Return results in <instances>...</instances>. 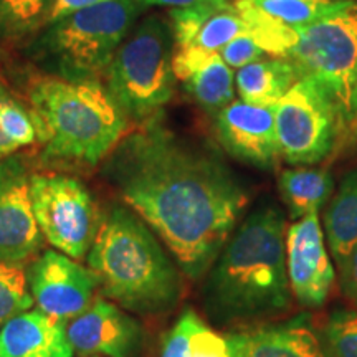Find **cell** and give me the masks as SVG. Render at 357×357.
Instances as JSON below:
<instances>
[{"label": "cell", "instance_id": "1", "mask_svg": "<svg viewBox=\"0 0 357 357\" xmlns=\"http://www.w3.org/2000/svg\"><path fill=\"white\" fill-rule=\"evenodd\" d=\"M101 171L190 280L207 275L250 200L215 153L178 136L159 118L129 131Z\"/></svg>", "mask_w": 357, "mask_h": 357}, {"label": "cell", "instance_id": "2", "mask_svg": "<svg viewBox=\"0 0 357 357\" xmlns=\"http://www.w3.org/2000/svg\"><path fill=\"white\" fill-rule=\"evenodd\" d=\"M287 218L261 205L240 223L207 271L205 310L222 324H252L291 306L287 255Z\"/></svg>", "mask_w": 357, "mask_h": 357}, {"label": "cell", "instance_id": "3", "mask_svg": "<svg viewBox=\"0 0 357 357\" xmlns=\"http://www.w3.org/2000/svg\"><path fill=\"white\" fill-rule=\"evenodd\" d=\"M106 300L136 314H162L178 305L182 270L149 225L124 204L101 218L86 257Z\"/></svg>", "mask_w": 357, "mask_h": 357}, {"label": "cell", "instance_id": "4", "mask_svg": "<svg viewBox=\"0 0 357 357\" xmlns=\"http://www.w3.org/2000/svg\"><path fill=\"white\" fill-rule=\"evenodd\" d=\"M29 102L45 167H95L131 126L102 82L37 78L29 86Z\"/></svg>", "mask_w": 357, "mask_h": 357}, {"label": "cell", "instance_id": "5", "mask_svg": "<svg viewBox=\"0 0 357 357\" xmlns=\"http://www.w3.org/2000/svg\"><path fill=\"white\" fill-rule=\"evenodd\" d=\"M298 30L288 60L300 78L318 84L336 119L333 159L357 154V0H339L319 20Z\"/></svg>", "mask_w": 357, "mask_h": 357}, {"label": "cell", "instance_id": "6", "mask_svg": "<svg viewBox=\"0 0 357 357\" xmlns=\"http://www.w3.org/2000/svg\"><path fill=\"white\" fill-rule=\"evenodd\" d=\"M139 13L136 0H108L71 12L35 35L25 55L48 77L101 82Z\"/></svg>", "mask_w": 357, "mask_h": 357}, {"label": "cell", "instance_id": "7", "mask_svg": "<svg viewBox=\"0 0 357 357\" xmlns=\"http://www.w3.org/2000/svg\"><path fill=\"white\" fill-rule=\"evenodd\" d=\"M174 35L158 15L129 32L106 70L105 86L131 124L159 118L174 96Z\"/></svg>", "mask_w": 357, "mask_h": 357}, {"label": "cell", "instance_id": "8", "mask_svg": "<svg viewBox=\"0 0 357 357\" xmlns=\"http://www.w3.org/2000/svg\"><path fill=\"white\" fill-rule=\"evenodd\" d=\"M30 200L45 242L73 260H84L102 218L88 187L66 174H32Z\"/></svg>", "mask_w": 357, "mask_h": 357}, {"label": "cell", "instance_id": "9", "mask_svg": "<svg viewBox=\"0 0 357 357\" xmlns=\"http://www.w3.org/2000/svg\"><path fill=\"white\" fill-rule=\"evenodd\" d=\"M280 155L289 166H318L331 160L336 119L318 84L300 78L275 108Z\"/></svg>", "mask_w": 357, "mask_h": 357}, {"label": "cell", "instance_id": "10", "mask_svg": "<svg viewBox=\"0 0 357 357\" xmlns=\"http://www.w3.org/2000/svg\"><path fill=\"white\" fill-rule=\"evenodd\" d=\"M30 176L24 155L15 153L0 160V263L22 266L43 248L30 200Z\"/></svg>", "mask_w": 357, "mask_h": 357}, {"label": "cell", "instance_id": "11", "mask_svg": "<svg viewBox=\"0 0 357 357\" xmlns=\"http://www.w3.org/2000/svg\"><path fill=\"white\" fill-rule=\"evenodd\" d=\"M284 255L294 300L306 310L324 306L336 281V265L318 213L298 218L287 227Z\"/></svg>", "mask_w": 357, "mask_h": 357}, {"label": "cell", "instance_id": "12", "mask_svg": "<svg viewBox=\"0 0 357 357\" xmlns=\"http://www.w3.org/2000/svg\"><path fill=\"white\" fill-rule=\"evenodd\" d=\"M25 275L38 310L63 323L82 314L98 291L95 273L56 250L35 258Z\"/></svg>", "mask_w": 357, "mask_h": 357}, {"label": "cell", "instance_id": "13", "mask_svg": "<svg viewBox=\"0 0 357 357\" xmlns=\"http://www.w3.org/2000/svg\"><path fill=\"white\" fill-rule=\"evenodd\" d=\"M66 336L73 351L98 357H141L146 339L139 321L101 296L66 323Z\"/></svg>", "mask_w": 357, "mask_h": 357}, {"label": "cell", "instance_id": "14", "mask_svg": "<svg viewBox=\"0 0 357 357\" xmlns=\"http://www.w3.org/2000/svg\"><path fill=\"white\" fill-rule=\"evenodd\" d=\"M275 108L231 101L213 116L215 136L220 146L231 158L248 166L263 171L275 169L281 159Z\"/></svg>", "mask_w": 357, "mask_h": 357}, {"label": "cell", "instance_id": "15", "mask_svg": "<svg viewBox=\"0 0 357 357\" xmlns=\"http://www.w3.org/2000/svg\"><path fill=\"white\" fill-rule=\"evenodd\" d=\"M225 336L231 357H329L321 333L306 316L257 324Z\"/></svg>", "mask_w": 357, "mask_h": 357}, {"label": "cell", "instance_id": "16", "mask_svg": "<svg viewBox=\"0 0 357 357\" xmlns=\"http://www.w3.org/2000/svg\"><path fill=\"white\" fill-rule=\"evenodd\" d=\"M174 77L204 111L215 116L229 106L235 95V77L220 53L197 47L177 48L172 60Z\"/></svg>", "mask_w": 357, "mask_h": 357}, {"label": "cell", "instance_id": "17", "mask_svg": "<svg viewBox=\"0 0 357 357\" xmlns=\"http://www.w3.org/2000/svg\"><path fill=\"white\" fill-rule=\"evenodd\" d=\"M169 19L177 48L197 47L207 52H220L231 40L248 32L234 3L171 8Z\"/></svg>", "mask_w": 357, "mask_h": 357}, {"label": "cell", "instance_id": "18", "mask_svg": "<svg viewBox=\"0 0 357 357\" xmlns=\"http://www.w3.org/2000/svg\"><path fill=\"white\" fill-rule=\"evenodd\" d=\"M66 323L26 310L0 328V357H73Z\"/></svg>", "mask_w": 357, "mask_h": 357}, {"label": "cell", "instance_id": "19", "mask_svg": "<svg viewBox=\"0 0 357 357\" xmlns=\"http://www.w3.org/2000/svg\"><path fill=\"white\" fill-rule=\"evenodd\" d=\"M298 79L300 73L291 60L268 58L240 68L235 84L242 101L257 106H276Z\"/></svg>", "mask_w": 357, "mask_h": 357}, {"label": "cell", "instance_id": "20", "mask_svg": "<svg viewBox=\"0 0 357 357\" xmlns=\"http://www.w3.org/2000/svg\"><path fill=\"white\" fill-rule=\"evenodd\" d=\"M280 195L293 220L318 213L334 190L333 176L326 169L294 166L278 178Z\"/></svg>", "mask_w": 357, "mask_h": 357}, {"label": "cell", "instance_id": "21", "mask_svg": "<svg viewBox=\"0 0 357 357\" xmlns=\"http://www.w3.org/2000/svg\"><path fill=\"white\" fill-rule=\"evenodd\" d=\"M323 230L337 268L357 245V169L342 178L326 207Z\"/></svg>", "mask_w": 357, "mask_h": 357}, {"label": "cell", "instance_id": "22", "mask_svg": "<svg viewBox=\"0 0 357 357\" xmlns=\"http://www.w3.org/2000/svg\"><path fill=\"white\" fill-rule=\"evenodd\" d=\"M56 0H0V40L33 38L52 22Z\"/></svg>", "mask_w": 357, "mask_h": 357}, {"label": "cell", "instance_id": "23", "mask_svg": "<svg viewBox=\"0 0 357 357\" xmlns=\"http://www.w3.org/2000/svg\"><path fill=\"white\" fill-rule=\"evenodd\" d=\"M234 6L248 26L247 33L263 52L275 58L289 56L294 45L298 43V30L294 26L273 19L248 0H235Z\"/></svg>", "mask_w": 357, "mask_h": 357}, {"label": "cell", "instance_id": "24", "mask_svg": "<svg viewBox=\"0 0 357 357\" xmlns=\"http://www.w3.org/2000/svg\"><path fill=\"white\" fill-rule=\"evenodd\" d=\"M273 19L294 29L311 25L337 6L339 0H248Z\"/></svg>", "mask_w": 357, "mask_h": 357}, {"label": "cell", "instance_id": "25", "mask_svg": "<svg viewBox=\"0 0 357 357\" xmlns=\"http://www.w3.org/2000/svg\"><path fill=\"white\" fill-rule=\"evenodd\" d=\"M0 129L19 147L38 139L32 109L12 96L3 84H0Z\"/></svg>", "mask_w": 357, "mask_h": 357}, {"label": "cell", "instance_id": "26", "mask_svg": "<svg viewBox=\"0 0 357 357\" xmlns=\"http://www.w3.org/2000/svg\"><path fill=\"white\" fill-rule=\"evenodd\" d=\"M32 305L33 298L24 268L0 263V328L13 316L30 310Z\"/></svg>", "mask_w": 357, "mask_h": 357}, {"label": "cell", "instance_id": "27", "mask_svg": "<svg viewBox=\"0 0 357 357\" xmlns=\"http://www.w3.org/2000/svg\"><path fill=\"white\" fill-rule=\"evenodd\" d=\"M329 357H357V310H337L321 329Z\"/></svg>", "mask_w": 357, "mask_h": 357}, {"label": "cell", "instance_id": "28", "mask_svg": "<svg viewBox=\"0 0 357 357\" xmlns=\"http://www.w3.org/2000/svg\"><path fill=\"white\" fill-rule=\"evenodd\" d=\"M197 319L199 314L194 310L182 312L164 339L159 357H192L190 337Z\"/></svg>", "mask_w": 357, "mask_h": 357}, {"label": "cell", "instance_id": "29", "mask_svg": "<svg viewBox=\"0 0 357 357\" xmlns=\"http://www.w3.org/2000/svg\"><path fill=\"white\" fill-rule=\"evenodd\" d=\"M192 357H231L225 334L213 331L202 318L197 319L190 337Z\"/></svg>", "mask_w": 357, "mask_h": 357}, {"label": "cell", "instance_id": "30", "mask_svg": "<svg viewBox=\"0 0 357 357\" xmlns=\"http://www.w3.org/2000/svg\"><path fill=\"white\" fill-rule=\"evenodd\" d=\"M263 55H266L260 47L255 43V40L248 33H242L238 37L227 43L220 50L222 60L225 61L230 68H243L250 63L261 60Z\"/></svg>", "mask_w": 357, "mask_h": 357}, {"label": "cell", "instance_id": "31", "mask_svg": "<svg viewBox=\"0 0 357 357\" xmlns=\"http://www.w3.org/2000/svg\"><path fill=\"white\" fill-rule=\"evenodd\" d=\"M337 273L342 294L357 307V245L337 266Z\"/></svg>", "mask_w": 357, "mask_h": 357}, {"label": "cell", "instance_id": "32", "mask_svg": "<svg viewBox=\"0 0 357 357\" xmlns=\"http://www.w3.org/2000/svg\"><path fill=\"white\" fill-rule=\"evenodd\" d=\"M108 2V0H56L55 10H53L52 22L61 19V17L68 15L71 12L82 10V8L96 6V3Z\"/></svg>", "mask_w": 357, "mask_h": 357}, {"label": "cell", "instance_id": "33", "mask_svg": "<svg viewBox=\"0 0 357 357\" xmlns=\"http://www.w3.org/2000/svg\"><path fill=\"white\" fill-rule=\"evenodd\" d=\"M137 2L144 3V6H160V7H171V8L205 6V3H217V6L230 3L229 0H137Z\"/></svg>", "mask_w": 357, "mask_h": 357}, {"label": "cell", "instance_id": "34", "mask_svg": "<svg viewBox=\"0 0 357 357\" xmlns=\"http://www.w3.org/2000/svg\"><path fill=\"white\" fill-rule=\"evenodd\" d=\"M19 149L20 147L17 146L15 142H13L10 137L2 131V129H0V160L8 158V155L15 154Z\"/></svg>", "mask_w": 357, "mask_h": 357}, {"label": "cell", "instance_id": "35", "mask_svg": "<svg viewBox=\"0 0 357 357\" xmlns=\"http://www.w3.org/2000/svg\"><path fill=\"white\" fill-rule=\"evenodd\" d=\"M86 357H98V356H86Z\"/></svg>", "mask_w": 357, "mask_h": 357}]
</instances>
